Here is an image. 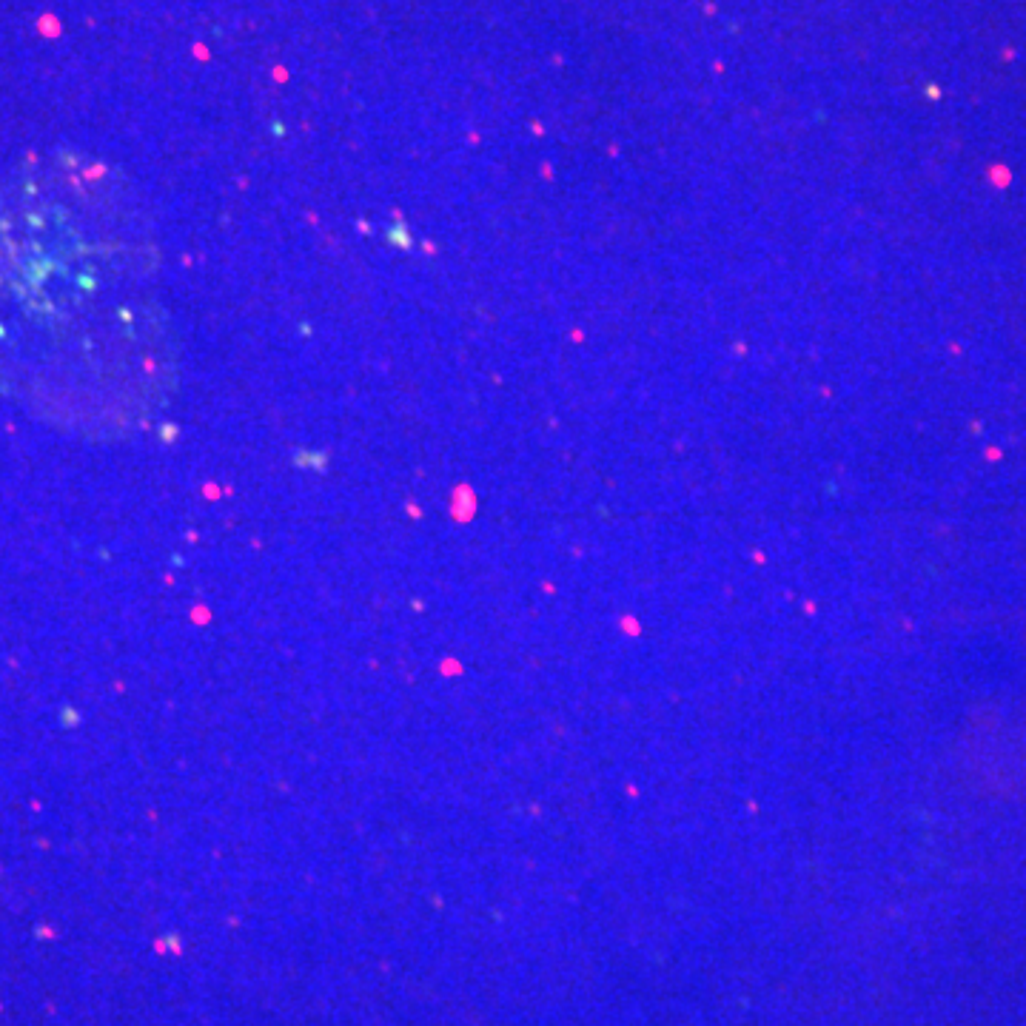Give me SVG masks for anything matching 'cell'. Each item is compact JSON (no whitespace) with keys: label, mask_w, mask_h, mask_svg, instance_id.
<instances>
[{"label":"cell","mask_w":1026,"mask_h":1026,"mask_svg":"<svg viewBox=\"0 0 1026 1026\" xmlns=\"http://www.w3.org/2000/svg\"><path fill=\"white\" fill-rule=\"evenodd\" d=\"M160 257L109 166L57 157L0 189V374L86 428L137 425L169 397L177 348Z\"/></svg>","instance_id":"cell-1"}]
</instances>
